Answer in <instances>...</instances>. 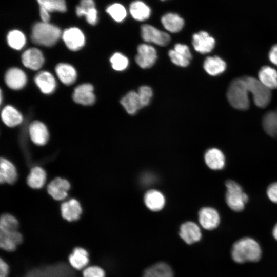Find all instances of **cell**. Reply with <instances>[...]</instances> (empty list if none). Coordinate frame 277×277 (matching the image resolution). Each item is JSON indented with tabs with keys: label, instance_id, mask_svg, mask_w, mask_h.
<instances>
[{
	"label": "cell",
	"instance_id": "24",
	"mask_svg": "<svg viewBox=\"0 0 277 277\" xmlns=\"http://www.w3.org/2000/svg\"><path fill=\"white\" fill-rule=\"evenodd\" d=\"M259 80L267 88L277 89V71L268 66L262 67L258 73Z\"/></svg>",
	"mask_w": 277,
	"mask_h": 277
},
{
	"label": "cell",
	"instance_id": "38",
	"mask_svg": "<svg viewBox=\"0 0 277 277\" xmlns=\"http://www.w3.org/2000/svg\"><path fill=\"white\" fill-rule=\"evenodd\" d=\"M18 225V222L14 216L9 214H4L1 217L0 232L16 231Z\"/></svg>",
	"mask_w": 277,
	"mask_h": 277
},
{
	"label": "cell",
	"instance_id": "42",
	"mask_svg": "<svg viewBox=\"0 0 277 277\" xmlns=\"http://www.w3.org/2000/svg\"><path fill=\"white\" fill-rule=\"evenodd\" d=\"M168 55L171 62L177 66L184 67L189 64L190 60L174 49L169 50Z\"/></svg>",
	"mask_w": 277,
	"mask_h": 277
},
{
	"label": "cell",
	"instance_id": "48",
	"mask_svg": "<svg viewBox=\"0 0 277 277\" xmlns=\"http://www.w3.org/2000/svg\"><path fill=\"white\" fill-rule=\"evenodd\" d=\"M49 12L45 8L39 7V15L42 19V22L49 23L50 18Z\"/></svg>",
	"mask_w": 277,
	"mask_h": 277
},
{
	"label": "cell",
	"instance_id": "34",
	"mask_svg": "<svg viewBox=\"0 0 277 277\" xmlns=\"http://www.w3.org/2000/svg\"><path fill=\"white\" fill-rule=\"evenodd\" d=\"M46 175L45 171L39 167L32 168L27 178V184L32 188H42L46 181Z\"/></svg>",
	"mask_w": 277,
	"mask_h": 277
},
{
	"label": "cell",
	"instance_id": "12",
	"mask_svg": "<svg viewBox=\"0 0 277 277\" xmlns=\"http://www.w3.org/2000/svg\"><path fill=\"white\" fill-rule=\"evenodd\" d=\"M23 65L31 70L40 69L44 63V57L41 50L35 48L28 49L22 55Z\"/></svg>",
	"mask_w": 277,
	"mask_h": 277
},
{
	"label": "cell",
	"instance_id": "40",
	"mask_svg": "<svg viewBox=\"0 0 277 277\" xmlns=\"http://www.w3.org/2000/svg\"><path fill=\"white\" fill-rule=\"evenodd\" d=\"M112 67L116 71H123L126 69L129 64L128 58L119 52L114 53L110 59Z\"/></svg>",
	"mask_w": 277,
	"mask_h": 277
},
{
	"label": "cell",
	"instance_id": "51",
	"mask_svg": "<svg viewBox=\"0 0 277 277\" xmlns=\"http://www.w3.org/2000/svg\"><path fill=\"white\" fill-rule=\"evenodd\" d=\"M162 1H165V0H162Z\"/></svg>",
	"mask_w": 277,
	"mask_h": 277
},
{
	"label": "cell",
	"instance_id": "27",
	"mask_svg": "<svg viewBox=\"0 0 277 277\" xmlns=\"http://www.w3.org/2000/svg\"><path fill=\"white\" fill-rule=\"evenodd\" d=\"M17 179L14 166L8 160L1 158L0 163V182L1 183H14Z\"/></svg>",
	"mask_w": 277,
	"mask_h": 277
},
{
	"label": "cell",
	"instance_id": "8",
	"mask_svg": "<svg viewBox=\"0 0 277 277\" xmlns=\"http://www.w3.org/2000/svg\"><path fill=\"white\" fill-rule=\"evenodd\" d=\"M137 52L135 61L141 68H149L155 64L157 52L153 46L147 44H140L137 47Z\"/></svg>",
	"mask_w": 277,
	"mask_h": 277
},
{
	"label": "cell",
	"instance_id": "30",
	"mask_svg": "<svg viewBox=\"0 0 277 277\" xmlns=\"http://www.w3.org/2000/svg\"><path fill=\"white\" fill-rule=\"evenodd\" d=\"M129 12L132 17L138 21L147 19L151 13L150 7L144 2L139 0L133 1L130 4Z\"/></svg>",
	"mask_w": 277,
	"mask_h": 277
},
{
	"label": "cell",
	"instance_id": "1",
	"mask_svg": "<svg viewBox=\"0 0 277 277\" xmlns=\"http://www.w3.org/2000/svg\"><path fill=\"white\" fill-rule=\"evenodd\" d=\"M249 93L244 76L232 80L227 90V98L231 106L240 110H246L249 108Z\"/></svg>",
	"mask_w": 277,
	"mask_h": 277
},
{
	"label": "cell",
	"instance_id": "3",
	"mask_svg": "<svg viewBox=\"0 0 277 277\" xmlns=\"http://www.w3.org/2000/svg\"><path fill=\"white\" fill-rule=\"evenodd\" d=\"M61 35V31L58 27L41 22L34 25L31 37L36 44L51 47L56 44Z\"/></svg>",
	"mask_w": 277,
	"mask_h": 277
},
{
	"label": "cell",
	"instance_id": "31",
	"mask_svg": "<svg viewBox=\"0 0 277 277\" xmlns=\"http://www.w3.org/2000/svg\"><path fill=\"white\" fill-rule=\"evenodd\" d=\"M144 202L150 210L157 211L161 210L164 206L165 198L159 191L151 190L145 194Z\"/></svg>",
	"mask_w": 277,
	"mask_h": 277
},
{
	"label": "cell",
	"instance_id": "18",
	"mask_svg": "<svg viewBox=\"0 0 277 277\" xmlns=\"http://www.w3.org/2000/svg\"><path fill=\"white\" fill-rule=\"evenodd\" d=\"M29 134L32 141L37 145H44L49 139V132L46 125L38 121L33 122L29 126Z\"/></svg>",
	"mask_w": 277,
	"mask_h": 277
},
{
	"label": "cell",
	"instance_id": "28",
	"mask_svg": "<svg viewBox=\"0 0 277 277\" xmlns=\"http://www.w3.org/2000/svg\"><path fill=\"white\" fill-rule=\"evenodd\" d=\"M203 67L208 74L215 76L225 71L226 64L219 56H208L204 61Z\"/></svg>",
	"mask_w": 277,
	"mask_h": 277
},
{
	"label": "cell",
	"instance_id": "2",
	"mask_svg": "<svg viewBox=\"0 0 277 277\" xmlns=\"http://www.w3.org/2000/svg\"><path fill=\"white\" fill-rule=\"evenodd\" d=\"M233 260L239 263L258 261L261 255L259 244L250 238H244L236 241L231 251Z\"/></svg>",
	"mask_w": 277,
	"mask_h": 277
},
{
	"label": "cell",
	"instance_id": "22",
	"mask_svg": "<svg viewBox=\"0 0 277 277\" xmlns=\"http://www.w3.org/2000/svg\"><path fill=\"white\" fill-rule=\"evenodd\" d=\"M205 161L207 165L213 170H221L225 165V157L223 153L217 148L208 150L205 154Z\"/></svg>",
	"mask_w": 277,
	"mask_h": 277
},
{
	"label": "cell",
	"instance_id": "25",
	"mask_svg": "<svg viewBox=\"0 0 277 277\" xmlns=\"http://www.w3.org/2000/svg\"><path fill=\"white\" fill-rule=\"evenodd\" d=\"M161 22L164 28L172 33L180 31L184 27V21L176 13H168L161 18Z\"/></svg>",
	"mask_w": 277,
	"mask_h": 277
},
{
	"label": "cell",
	"instance_id": "36",
	"mask_svg": "<svg viewBox=\"0 0 277 277\" xmlns=\"http://www.w3.org/2000/svg\"><path fill=\"white\" fill-rule=\"evenodd\" d=\"M8 45L15 50H21L26 44V37L24 33L19 30L10 31L7 36Z\"/></svg>",
	"mask_w": 277,
	"mask_h": 277
},
{
	"label": "cell",
	"instance_id": "33",
	"mask_svg": "<svg viewBox=\"0 0 277 277\" xmlns=\"http://www.w3.org/2000/svg\"><path fill=\"white\" fill-rule=\"evenodd\" d=\"M1 117L3 122L8 127H13L20 124L23 116L20 112L13 106H5L2 111Z\"/></svg>",
	"mask_w": 277,
	"mask_h": 277
},
{
	"label": "cell",
	"instance_id": "35",
	"mask_svg": "<svg viewBox=\"0 0 277 277\" xmlns=\"http://www.w3.org/2000/svg\"><path fill=\"white\" fill-rule=\"evenodd\" d=\"M264 130L269 135L277 137V113L275 111L267 112L263 116Z\"/></svg>",
	"mask_w": 277,
	"mask_h": 277
},
{
	"label": "cell",
	"instance_id": "49",
	"mask_svg": "<svg viewBox=\"0 0 277 277\" xmlns=\"http://www.w3.org/2000/svg\"><path fill=\"white\" fill-rule=\"evenodd\" d=\"M272 234L273 237L277 240V224L274 226L273 229Z\"/></svg>",
	"mask_w": 277,
	"mask_h": 277
},
{
	"label": "cell",
	"instance_id": "47",
	"mask_svg": "<svg viewBox=\"0 0 277 277\" xmlns=\"http://www.w3.org/2000/svg\"><path fill=\"white\" fill-rule=\"evenodd\" d=\"M269 58L273 64L277 65V44L271 48L269 52Z\"/></svg>",
	"mask_w": 277,
	"mask_h": 277
},
{
	"label": "cell",
	"instance_id": "11",
	"mask_svg": "<svg viewBox=\"0 0 277 277\" xmlns=\"http://www.w3.org/2000/svg\"><path fill=\"white\" fill-rule=\"evenodd\" d=\"M73 99L75 102L83 105H91L95 101L93 87L90 84H83L76 87L74 90Z\"/></svg>",
	"mask_w": 277,
	"mask_h": 277
},
{
	"label": "cell",
	"instance_id": "5",
	"mask_svg": "<svg viewBox=\"0 0 277 277\" xmlns=\"http://www.w3.org/2000/svg\"><path fill=\"white\" fill-rule=\"evenodd\" d=\"M244 78L255 104L260 108L267 106L271 98L270 90L254 77L244 76Z\"/></svg>",
	"mask_w": 277,
	"mask_h": 277
},
{
	"label": "cell",
	"instance_id": "23",
	"mask_svg": "<svg viewBox=\"0 0 277 277\" xmlns=\"http://www.w3.org/2000/svg\"><path fill=\"white\" fill-rule=\"evenodd\" d=\"M56 73L65 85H70L76 81L77 73L75 68L67 63H60L55 67Z\"/></svg>",
	"mask_w": 277,
	"mask_h": 277
},
{
	"label": "cell",
	"instance_id": "37",
	"mask_svg": "<svg viewBox=\"0 0 277 277\" xmlns=\"http://www.w3.org/2000/svg\"><path fill=\"white\" fill-rule=\"evenodd\" d=\"M39 7L46 9L49 12H65L67 10L65 0H37Z\"/></svg>",
	"mask_w": 277,
	"mask_h": 277
},
{
	"label": "cell",
	"instance_id": "17",
	"mask_svg": "<svg viewBox=\"0 0 277 277\" xmlns=\"http://www.w3.org/2000/svg\"><path fill=\"white\" fill-rule=\"evenodd\" d=\"M5 81L6 85L13 90L23 88L27 83V76L24 72L18 68L9 69L6 73Z\"/></svg>",
	"mask_w": 277,
	"mask_h": 277
},
{
	"label": "cell",
	"instance_id": "39",
	"mask_svg": "<svg viewBox=\"0 0 277 277\" xmlns=\"http://www.w3.org/2000/svg\"><path fill=\"white\" fill-rule=\"evenodd\" d=\"M106 12L117 22H122L127 16L125 8L119 3H114L109 6L106 9Z\"/></svg>",
	"mask_w": 277,
	"mask_h": 277
},
{
	"label": "cell",
	"instance_id": "6",
	"mask_svg": "<svg viewBox=\"0 0 277 277\" xmlns=\"http://www.w3.org/2000/svg\"><path fill=\"white\" fill-rule=\"evenodd\" d=\"M71 274V271L66 264L60 263L32 269L25 277H68Z\"/></svg>",
	"mask_w": 277,
	"mask_h": 277
},
{
	"label": "cell",
	"instance_id": "44",
	"mask_svg": "<svg viewBox=\"0 0 277 277\" xmlns=\"http://www.w3.org/2000/svg\"><path fill=\"white\" fill-rule=\"evenodd\" d=\"M173 49L184 55L189 60H191L192 55L189 47L187 45L178 43L175 45Z\"/></svg>",
	"mask_w": 277,
	"mask_h": 277
},
{
	"label": "cell",
	"instance_id": "45",
	"mask_svg": "<svg viewBox=\"0 0 277 277\" xmlns=\"http://www.w3.org/2000/svg\"><path fill=\"white\" fill-rule=\"evenodd\" d=\"M267 194L270 201L277 203V182L273 183L268 187Z\"/></svg>",
	"mask_w": 277,
	"mask_h": 277
},
{
	"label": "cell",
	"instance_id": "26",
	"mask_svg": "<svg viewBox=\"0 0 277 277\" xmlns=\"http://www.w3.org/2000/svg\"><path fill=\"white\" fill-rule=\"evenodd\" d=\"M89 254L85 249L75 248L69 256V262L74 269L81 270L85 267L89 263Z\"/></svg>",
	"mask_w": 277,
	"mask_h": 277
},
{
	"label": "cell",
	"instance_id": "7",
	"mask_svg": "<svg viewBox=\"0 0 277 277\" xmlns=\"http://www.w3.org/2000/svg\"><path fill=\"white\" fill-rule=\"evenodd\" d=\"M141 33V36L145 42L152 43L160 46H167L171 39L167 33L148 24L142 26Z\"/></svg>",
	"mask_w": 277,
	"mask_h": 277
},
{
	"label": "cell",
	"instance_id": "15",
	"mask_svg": "<svg viewBox=\"0 0 277 277\" xmlns=\"http://www.w3.org/2000/svg\"><path fill=\"white\" fill-rule=\"evenodd\" d=\"M199 222L205 229L212 230L220 223V216L217 211L213 208L204 207L199 213Z\"/></svg>",
	"mask_w": 277,
	"mask_h": 277
},
{
	"label": "cell",
	"instance_id": "10",
	"mask_svg": "<svg viewBox=\"0 0 277 277\" xmlns=\"http://www.w3.org/2000/svg\"><path fill=\"white\" fill-rule=\"evenodd\" d=\"M215 44L214 38L206 31H202L193 35L192 45L195 50L200 53L205 54L211 52Z\"/></svg>",
	"mask_w": 277,
	"mask_h": 277
},
{
	"label": "cell",
	"instance_id": "16",
	"mask_svg": "<svg viewBox=\"0 0 277 277\" xmlns=\"http://www.w3.org/2000/svg\"><path fill=\"white\" fill-rule=\"evenodd\" d=\"M179 235L186 243L189 245L199 241L202 237L199 227L192 222H186L181 226Z\"/></svg>",
	"mask_w": 277,
	"mask_h": 277
},
{
	"label": "cell",
	"instance_id": "13",
	"mask_svg": "<svg viewBox=\"0 0 277 277\" xmlns=\"http://www.w3.org/2000/svg\"><path fill=\"white\" fill-rule=\"evenodd\" d=\"M70 187V184L67 180L57 177L48 184L47 191L54 199L61 201L67 196Z\"/></svg>",
	"mask_w": 277,
	"mask_h": 277
},
{
	"label": "cell",
	"instance_id": "50",
	"mask_svg": "<svg viewBox=\"0 0 277 277\" xmlns=\"http://www.w3.org/2000/svg\"><path fill=\"white\" fill-rule=\"evenodd\" d=\"M276 112V113H277V109L275 111Z\"/></svg>",
	"mask_w": 277,
	"mask_h": 277
},
{
	"label": "cell",
	"instance_id": "14",
	"mask_svg": "<svg viewBox=\"0 0 277 277\" xmlns=\"http://www.w3.org/2000/svg\"><path fill=\"white\" fill-rule=\"evenodd\" d=\"M75 12L78 16H85L87 22L92 25L97 23V11L93 0H81Z\"/></svg>",
	"mask_w": 277,
	"mask_h": 277
},
{
	"label": "cell",
	"instance_id": "21",
	"mask_svg": "<svg viewBox=\"0 0 277 277\" xmlns=\"http://www.w3.org/2000/svg\"><path fill=\"white\" fill-rule=\"evenodd\" d=\"M34 81L41 91L45 94L52 93L56 88V81L51 73L41 71L35 76Z\"/></svg>",
	"mask_w": 277,
	"mask_h": 277
},
{
	"label": "cell",
	"instance_id": "46",
	"mask_svg": "<svg viewBox=\"0 0 277 277\" xmlns=\"http://www.w3.org/2000/svg\"><path fill=\"white\" fill-rule=\"evenodd\" d=\"M9 266L7 263L2 259L0 260V277H8Z\"/></svg>",
	"mask_w": 277,
	"mask_h": 277
},
{
	"label": "cell",
	"instance_id": "32",
	"mask_svg": "<svg viewBox=\"0 0 277 277\" xmlns=\"http://www.w3.org/2000/svg\"><path fill=\"white\" fill-rule=\"evenodd\" d=\"M143 277H174V275L169 265L164 262H159L146 269Z\"/></svg>",
	"mask_w": 277,
	"mask_h": 277
},
{
	"label": "cell",
	"instance_id": "9",
	"mask_svg": "<svg viewBox=\"0 0 277 277\" xmlns=\"http://www.w3.org/2000/svg\"><path fill=\"white\" fill-rule=\"evenodd\" d=\"M62 37L67 48L73 51L80 50L85 44V38L83 33L76 27L65 30Z\"/></svg>",
	"mask_w": 277,
	"mask_h": 277
},
{
	"label": "cell",
	"instance_id": "4",
	"mask_svg": "<svg viewBox=\"0 0 277 277\" xmlns=\"http://www.w3.org/2000/svg\"><path fill=\"white\" fill-rule=\"evenodd\" d=\"M226 202L229 207L236 212L242 211L248 200L247 195L236 182L228 180L226 182Z\"/></svg>",
	"mask_w": 277,
	"mask_h": 277
},
{
	"label": "cell",
	"instance_id": "41",
	"mask_svg": "<svg viewBox=\"0 0 277 277\" xmlns=\"http://www.w3.org/2000/svg\"><path fill=\"white\" fill-rule=\"evenodd\" d=\"M137 92L142 108L147 106L152 96L153 93L151 88L147 86H143L139 88Z\"/></svg>",
	"mask_w": 277,
	"mask_h": 277
},
{
	"label": "cell",
	"instance_id": "29",
	"mask_svg": "<svg viewBox=\"0 0 277 277\" xmlns=\"http://www.w3.org/2000/svg\"><path fill=\"white\" fill-rule=\"evenodd\" d=\"M126 112L131 115L135 114L142 108L137 92L131 91L127 93L120 101Z\"/></svg>",
	"mask_w": 277,
	"mask_h": 277
},
{
	"label": "cell",
	"instance_id": "19",
	"mask_svg": "<svg viewBox=\"0 0 277 277\" xmlns=\"http://www.w3.org/2000/svg\"><path fill=\"white\" fill-rule=\"evenodd\" d=\"M22 241L23 236L17 230L0 232V247L5 251H14Z\"/></svg>",
	"mask_w": 277,
	"mask_h": 277
},
{
	"label": "cell",
	"instance_id": "20",
	"mask_svg": "<svg viewBox=\"0 0 277 277\" xmlns=\"http://www.w3.org/2000/svg\"><path fill=\"white\" fill-rule=\"evenodd\" d=\"M61 209L63 217L69 222L78 220L82 212L80 203L74 199L64 202Z\"/></svg>",
	"mask_w": 277,
	"mask_h": 277
},
{
	"label": "cell",
	"instance_id": "43",
	"mask_svg": "<svg viewBox=\"0 0 277 277\" xmlns=\"http://www.w3.org/2000/svg\"><path fill=\"white\" fill-rule=\"evenodd\" d=\"M83 277H105L104 270L97 266L86 268L83 272Z\"/></svg>",
	"mask_w": 277,
	"mask_h": 277
}]
</instances>
